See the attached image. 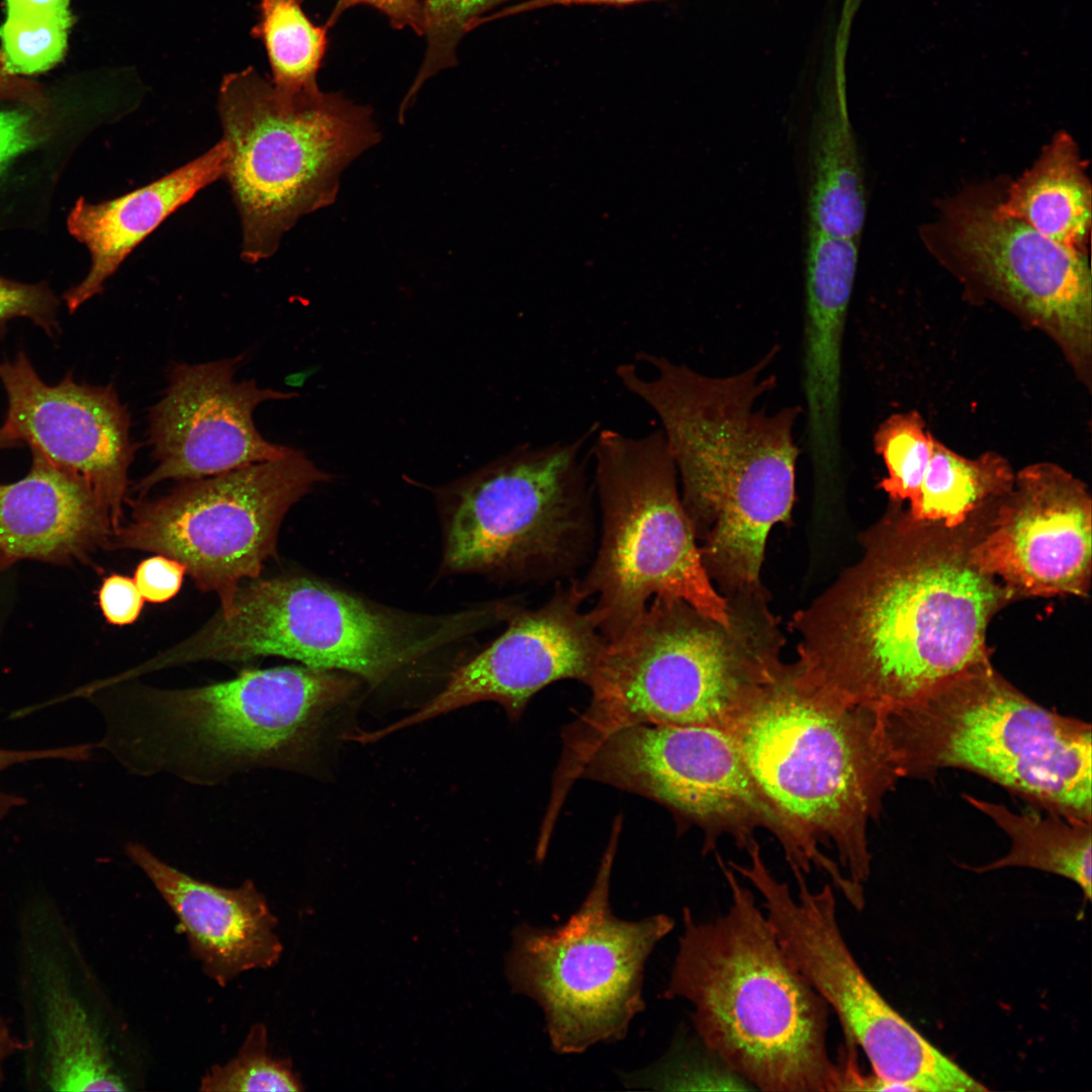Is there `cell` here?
I'll use <instances>...</instances> for the list:
<instances>
[{
	"instance_id": "1",
	"label": "cell",
	"mask_w": 1092,
	"mask_h": 1092,
	"mask_svg": "<svg viewBox=\"0 0 1092 1092\" xmlns=\"http://www.w3.org/2000/svg\"><path fill=\"white\" fill-rule=\"evenodd\" d=\"M991 510L946 528L896 507L862 534V557L791 621L807 676L882 717L990 663L989 623L1016 600L973 558Z\"/></svg>"
},
{
	"instance_id": "2",
	"label": "cell",
	"mask_w": 1092,
	"mask_h": 1092,
	"mask_svg": "<svg viewBox=\"0 0 1092 1092\" xmlns=\"http://www.w3.org/2000/svg\"><path fill=\"white\" fill-rule=\"evenodd\" d=\"M775 346L745 370L709 376L664 356L643 353L616 368L623 386L658 417L681 485L703 565L723 595L761 588L770 529L791 518L800 449L799 405L767 414L757 400L777 378L764 371Z\"/></svg>"
},
{
	"instance_id": "3",
	"label": "cell",
	"mask_w": 1092,
	"mask_h": 1092,
	"mask_svg": "<svg viewBox=\"0 0 1092 1092\" xmlns=\"http://www.w3.org/2000/svg\"><path fill=\"white\" fill-rule=\"evenodd\" d=\"M723 728L834 889L847 895L851 881L867 882L869 827L901 780L879 717L782 660Z\"/></svg>"
},
{
	"instance_id": "4",
	"label": "cell",
	"mask_w": 1092,
	"mask_h": 1092,
	"mask_svg": "<svg viewBox=\"0 0 1092 1092\" xmlns=\"http://www.w3.org/2000/svg\"><path fill=\"white\" fill-rule=\"evenodd\" d=\"M726 911L700 920L686 907L663 998H680L705 1049L757 1089L840 1091L828 1050L830 1008L783 950L753 892L716 853Z\"/></svg>"
},
{
	"instance_id": "5",
	"label": "cell",
	"mask_w": 1092,
	"mask_h": 1092,
	"mask_svg": "<svg viewBox=\"0 0 1092 1092\" xmlns=\"http://www.w3.org/2000/svg\"><path fill=\"white\" fill-rule=\"evenodd\" d=\"M724 625L684 600L653 598L606 640L585 684L590 702L562 735L557 774L580 777L600 745L636 725L724 727L742 699L782 661L784 636L762 589L726 597Z\"/></svg>"
},
{
	"instance_id": "6",
	"label": "cell",
	"mask_w": 1092,
	"mask_h": 1092,
	"mask_svg": "<svg viewBox=\"0 0 1092 1092\" xmlns=\"http://www.w3.org/2000/svg\"><path fill=\"white\" fill-rule=\"evenodd\" d=\"M359 687L344 672L305 665L249 668L188 689L141 687L93 699L108 751L130 774L218 785L260 768H288L311 751L326 715Z\"/></svg>"
},
{
	"instance_id": "7",
	"label": "cell",
	"mask_w": 1092,
	"mask_h": 1092,
	"mask_svg": "<svg viewBox=\"0 0 1092 1092\" xmlns=\"http://www.w3.org/2000/svg\"><path fill=\"white\" fill-rule=\"evenodd\" d=\"M508 599L457 613L415 614L381 606L304 575L242 584L229 614L217 613L165 650L173 667L265 656L339 671L378 686L396 672L484 629L504 623Z\"/></svg>"
},
{
	"instance_id": "8",
	"label": "cell",
	"mask_w": 1092,
	"mask_h": 1092,
	"mask_svg": "<svg viewBox=\"0 0 1092 1092\" xmlns=\"http://www.w3.org/2000/svg\"><path fill=\"white\" fill-rule=\"evenodd\" d=\"M880 720L900 779L966 769L1044 812L1091 822V725L1034 702L991 662Z\"/></svg>"
},
{
	"instance_id": "9",
	"label": "cell",
	"mask_w": 1092,
	"mask_h": 1092,
	"mask_svg": "<svg viewBox=\"0 0 1092 1092\" xmlns=\"http://www.w3.org/2000/svg\"><path fill=\"white\" fill-rule=\"evenodd\" d=\"M223 177L242 226L241 257L276 253L305 214L332 204L343 171L380 140L369 106L339 92H286L256 68L224 75L217 95Z\"/></svg>"
},
{
	"instance_id": "10",
	"label": "cell",
	"mask_w": 1092,
	"mask_h": 1092,
	"mask_svg": "<svg viewBox=\"0 0 1092 1092\" xmlns=\"http://www.w3.org/2000/svg\"><path fill=\"white\" fill-rule=\"evenodd\" d=\"M590 458L601 535L588 569L572 585L583 602L593 599L588 611L604 638L622 633L656 597L684 600L729 624V604L703 565L661 430L631 437L599 429Z\"/></svg>"
},
{
	"instance_id": "11",
	"label": "cell",
	"mask_w": 1092,
	"mask_h": 1092,
	"mask_svg": "<svg viewBox=\"0 0 1092 1092\" xmlns=\"http://www.w3.org/2000/svg\"><path fill=\"white\" fill-rule=\"evenodd\" d=\"M519 444L438 489L445 574L518 581L560 577L578 566L592 539L593 484L586 444Z\"/></svg>"
},
{
	"instance_id": "12",
	"label": "cell",
	"mask_w": 1092,
	"mask_h": 1092,
	"mask_svg": "<svg viewBox=\"0 0 1092 1092\" xmlns=\"http://www.w3.org/2000/svg\"><path fill=\"white\" fill-rule=\"evenodd\" d=\"M622 827L616 818L594 884L580 907L553 928L521 924L506 972L513 990L543 1010L554 1052L574 1055L622 1039L644 1009L643 974L674 927L666 914L630 921L610 905V879Z\"/></svg>"
},
{
	"instance_id": "13",
	"label": "cell",
	"mask_w": 1092,
	"mask_h": 1092,
	"mask_svg": "<svg viewBox=\"0 0 1092 1092\" xmlns=\"http://www.w3.org/2000/svg\"><path fill=\"white\" fill-rule=\"evenodd\" d=\"M331 478L292 448L277 460L185 480L157 498L132 500L130 520L107 547L178 560L199 589L218 597L219 613L226 615L242 582L258 578L275 555L287 512Z\"/></svg>"
},
{
	"instance_id": "14",
	"label": "cell",
	"mask_w": 1092,
	"mask_h": 1092,
	"mask_svg": "<svg viewBox=\"0 0 1092 1092\" xmlns=\"http://www.w3.org/2000/svg\"><path fill=\"white\" fill-rule=\"evenodd\" d=\"M581 778L653 800L678 823L703 833V851L729 836L740 848L768 831L793 871L809 874L812 855L763 795L737 744L711 725H636L607 738Z\"/></svg>"
},
{
	"instance_id": "15",
	"label": "cell",
	"mask_w": 1092,
	"mask_h": 1092,
	"mask_svg": "<svg viewBox=\"0 0 1092 1092\" xmlns=\"http://www.w3.org/2000/svg\"><path fill=\"white\" fill-rule=\"evenodd\" d=\"M572 583L560 586L540 607L517 608L504 632L454 669L443 690L420 710L373 732H359L369 743L426 720L482 701L502 705L518 719L530 699L552 682L586 684L606 645Z\"/></svg>"
},
{
	"instance_id": "16",
	"label": "cell",
	"mask_w": 1092,
	"mask_h": 1092,
	"mask_svg": "<svg viewBox=\"0 0 1092 1092\" xmlns=\"http://www.w3.org/2000/svg\"><path fill=\"white\" fill-rule=\"evenodd\" d=\"M1091 497L1053 463L1015 474L973 547V558L1015 599L1085 598L1091 582Z\"/></svg>"
},
{
	"instance_id": "17",
	"label": "cell",
	"mask_w": 1092,
	"mask_h": 1092,
	"mask_svg": "<svg viewBox=\"0 0 1092 1092\" xmlns=\"http://www.w3.org/2000/svg\"><path fill=\"white\" fill-rule=\"evenodd\" d=\"M242 357L202 364H176L164 396L149 413V443L155 468L135 485L144 496L169 479L193 480L287 456L292 448L265 439L254 424L264 401L294 393L236 381Z\"/></svg>"
},
{
	"instance_id": "18",
	"label": "cell",
	"mask_w": 1092,
	"mask_h": 1092,
	"mask_svg": "<svg viewBox=\"0 0 1092 1092\" xmlns=\"http://www.w3.org/2000/svg\"><path fill=\"white\" fill-rule=\"evenodd\" d=\"M0 380L8 402L3 425L51 464L83 480L116 531L139 446L114 387L78 383L72 372L48 385L22 351L0 361Z\"/></svg>"
},
{
	"instance_id": "19",
	"label": "cell",
	"mask_w": 1092,
	"mask_h": 1092,
	"mask_svg": "<svg viewBox=\"0 0 1092 1092\" xmlns=\"http://www.w3.org/2000/svg\"><path fill=\"white\" fill-rule=\"evenodd\" d=\"M953 243L991 286L1055 340L1087 382L1092 348V281L1086 253L1068 249L1015 218L973 206L956 221Z\"/></svg>"
},
{
	"instance_id": "20",
	"label": "cell",
	"mask_w": 1092,
	"mask_h": 1092,
	"mask_svg": "<svg viewBox=\"0 0 1092 1092\" xmlns=\"http://www.w3.org/2000/svg\"><path fill=\"white\" fill-rule=\"evenodd\" d=\"M124 849L171 908L192 954L215 983L225 986L244 972L279 961L277 920L254 882L217 887L168 864L141 843L128 842Z\"/></svg>"
},
{
	"instance_id": "21",
	"label": "cell",
	"mask_w": 1092,
	"mask_h": 1092,
	"mask_svg": "<svg viewBox=\"0 0 1092 1092\" xmlns=\"http://www.w3.org/2000/svg\"><path fill=\"white\" fill-rule=\"evenodd\" d=\"M857 243L809 228L803 391L808 449L817 470L834 469L840 461L842 345L856 273Z\"/></svg>"
},
{
	"instance_id": "22",
	"label": "cell",
	"mask_w": 1092,
	"mask_h": 1092,
	"mask_svg": "<svg viewBox=\"0 0 1092 1092\" xmlns=\"http://www.w3.org/2000/svg\"><path fill=\"white\" fill-rule=\"evenodd\" d=\"M29 472L0 484V571L32 559L66 563L106 546L113 529L91 488L31 450Z\"/></svg>"
},
{
	"instance_id": "23",
	"label": "cell",
	"mask_w": 1092,
	"mask_h": 1092,
	"mask_svg": "<svg viewBox=\"0 0 1092 1092\" xmlns=\"http://www.w3.org/2000/svg\"><path fill=\"white\" fill-rule=\"evenodd\" d=\"M228 147L220 140L164 177L119 197L91 203L80 197L68 215L70 234L91 257L89 272L63 298L70 313L101 293L125 258L168 216L223 177Z\"/></svg>"
},
{
	"instance_id": "24",
	"label": "cell",
	"mask_w": 1092,
	"mask_h": 1092,
	"mask_svg": "<svg viewBox=\"0 0 1092 1092\" xmlns=\"http://www.w3.org/2000/svg\"><path fill=\"white\" fill-rule=\"evenodd\" d=\"M41 1077L57 1091H125L96 1022L48 956L37 962Z\"/></svg>"
},
{
	"instance_id": "25",
	"label": "cell",
	"mask_w": 1092,
	"mask_h": 1092,
	"mask_svg": "<svg viewBox=\"0 0 1092 1092\" xmlns=\"http://www.w3.org/2000/svg\"><path fill=\"white\" fill-rule=\"evenodd\" d=\"M991 213L1019 219L1054 242L1086 253L1091 186L1072 136L1058 132Z\"/></svg>"
},
{
	"instance_id": "26",
	"label": "cell",
	"mask_w": 1092,
	"mask_h": 1092,
	"mask_svg": "<svg viewBox=\"0 0 1092 1092\" xmlns=\"http://www.w3.org/2000/svg\"><path fill=\"white\" fill-rule=\"evenodd\" d=\"M810 228L857 240L867 212L857 148L841 99L824 102L809 138Z\"/></svg>"
},
{
	"instance_id": "27",
	"label": "cell",
	"mask_w": 1092,
	"mask_h": 1092,
	"mask_svg": "<svg viewBox=\"0 0 1092 1092\" xmlns=\"http://www.w3.org/2000/svg\"><path fill=\"white\" fill-rule=\"evenodd\" d=\"M964 799L988 816L1010 839L1008 852L985 866L984 873L999 869L1030 868L1062 876L1076 883L1091 900V822L1068 819L1037 811L1017 813L1006 806L964 794Z\"/></svg>"
},
{
	"instance_id": "28",
	"label": "cell",
	"mask_w": 1092,
	"mask_h": 1092,
	"mask_svg": "<svg viewBox=\"0 0 1092 1092\" xmlns=\"http://www.w3.org/2000/svg\"><path fill=\"white\" fill-rule=\"evenodd\" d=\"M1015 473L995 452L967 458L934 440L932 457L905 516L914 523L957 528L1013 487Z\"/></svg>"
},
{
	"instance_id": "29",
	"label": "cell",
	"mask_w": 1092,
	"mask_h": 1092,
	"mask_svg": "<svg viewBox=\"0 0 1092 1092\" xmlns=\"http://www.w3.org/2000/svg\"><path fill=\"white\" fill-rule=\"evenodd\" d=\"M304 0H260L253 37L266 50L272 84L286 92L318 89L316 76L327 49L329 28L304 13Z\"/></svg>"
},
{
	"instance_id": "30",
	"label": "cell",
	"mask_w": 1092,
	"mask_h": 1092,
	"mask_svg": "<svg viewBox=\"0 0 1092 1092\" xmlns=\"http://www.w3.org/2000/svg\"><path fill=\"white\" fill-rule=\"evenodd\" d=\"M935 438L917 412L894 414L880 424L874 448L886 465L879 486L895 504L917 494L932 457Z\"/></svg>"
},
{
	"instance_id": "31",
	"label": "cell",
	"mask_w": 1092,
	"mask_h": 1092,
	"mask_svg": "<svg viewBox=\"0 0 1092 1092\" xmlns=\"http://www.w3.org/2000/svg\"><path fill=\"white\" fill-rule=\"evenodd\" d=\"M73 24L70 9H27L7 13L0 27V52L15 75L43 73L65 56Z\"/></svg>"
},
{
	"instance_id": "32",
	"label": "cell",
	"mask_w": 1092,
	"mask_h": 1092,
	"mask_svg": "<svg viewBox=\"0 0 1092 1092\" xmlns=\"http://www.w3.org/2000/svg\"><path fill=\"white\" fill-rule=\"evenodd\" d=\"M511 0H422L426 52L420 69L404 95L399 120L414 103L423 85L439 72L457 65L456 51L465 33L482 15Z\"/></svg>"
},
{
	"instance_id": "33",
	"label": "cell",
	"mask_w": 1092,
	"mask_h": 1092,
	"mask_svg": "<svg viewBox=\"0 0 1092 1092\" xmlns=\"http://www.w3.org/2000/svg\"><path fill=\"white\" fill-rule=\"evenodd\" d=\"M199 1090L210 1092L299 1091L301 1082L288 1060L272 1057L267 1027L254 1024L236 1057L202 1077Z\"/></svg>"
},
{
	"instance_id": "34",
	"label": "cell",
	"mask_w": 1092,
	"mask_h": 1092,
	"mask_svg": "<svg viewBox=\"0 0 1092 1092\" xmlns=\"http://www.w3.org/2000/svg\"><path fill=\"white\" fill-rule=\"evenodd\" d=\"M59 305L47 283L26 284L0 276V325L27 317L52 337L59 326Z\"/></svg>"
},
{
	"instance_id": "35",
	"label": "cell",
	"mask_w": 1092,
	"mask_h": 1092,
	"mask_svg": "<svg viewBox=\"0 0 1092 1092\" xmlns=\"http://www.w3.org/2000/svg\"><path fill=\"white\" fill-rule=\"evenodd\" d=\"M44 115L26 105L0 109V177L17 156L50 135Z\"/></svg>"
},
{
	"instance_id": "36",
	"label": "cell",
	"mask_w": 1092,
	"mask_h": 1092,
	"mask_svg": "<svg viewBox=\"0 0 1092 1092\" xmlns=\"http://www.w3.org/2000/svg\"><path fill=\"white\" fill-rule=\"evenodd\" d=\"M185 573L186 568L181 562L158 554L139 563L133 580L145 601L161 604L179 593Z\"/></svg>"
},
{
	"instance_id": "37",
	"label": "cell",
	"mask_w": 1092,
	"mask_h": 1092,
	"mask_svg": "<svg viewBox=\"0 0 1092 1092\" xmlns=\"http://www.w3.org/2000/svg\"><path fill=\"white\" fill-rule=\"evenodd\" d=\"M144 601L133 578L118 573L104 577L98 589V605L102 615L107 623L115 626L135 622Z\"/></svg>"
},
{
	"instance_id": "38",
	"label": "cell",
	"mask_w": 1092,
	"mask_h": 1092,
	"mask_svg": "<svg viewBox=\"0 0 1092 1092\" xmlns=\"http://www.w3.org/2000/svg\"><path fill=\"white\" fill-rule=\"evenodd\" d=\"M366 5L383 14L394 29L408 28L424 35V12L421 0H337L325 25L331 29L349 9Z\"/></svg>"
},
{
	"instance_id": "39",
	"label": "cell",
	"mask_w": 1092,
	"mask_h": 1092,
	"mask_svg": "<svg viewBox=\"0 0 1092 1092\" xmlns=\"http://www.w3.org/2000/svg\"><path fill=\"white\" fill-rule=\"evenodd\" d=\"M92 751V744H77L54 748L26 750L0 748V772L13 764L38 759L52 758L83 761L91 756ZM24 803L25 800L23 798L0 791V821L10 812L12 808L21 806Z\"/></svg>"
},
{
	"instance_id": "40",
	"label": "cell",
	"mask_w": 1092,
	"mask_h": 1092,
	"mask_svg": "<svg viewBox=\"0 0 1092 1092\" xmlns=\"http://www.w3.org/2000/svg\"><path fill=\"white\" fill-rule=\"evenodd\" d=\"M0 101H12L29 106L36 111L48 114L50 101L41 87L13 74L6 66L0 52Z\"/></svg>"
},
{
	"instance_id": "41",
	"label": "cell",
	"mask_w": 1092,
	"mask_h": 1092,
	"mask_svg": "<svg viewBox=\"0 0 1092 1092\" xmlns=\"http://www.w3.org/2000/svg\"><path fill=\"white\" fill-rule=\"evenodd\" d=\"M649 1H660V0H526V1L520 2L518 4L512 5V6L508 7V8H505V9L494 13L493 15L480 18L479 20L476 21L475 27H476V25L483 24L485 22H488L490 20H494L496 18L510 16V15L521 13V12H525V11H529V10H533V9H537V8H543V7H547V6H553V5H564V6H570V5H614V6H625V5H631V4H637V3L649 2Z\"/></svg>"
},
{
	"instance_id": "42",
	"label": "cell",
	"mask_w": 1092,
	"mask_h": 1092,
	"mask_svg": "<svg viewBox=\"0 0 1092 1092\" xmlns=\"http://www.w3.org/2000/svg\"><path fill=\"white\" fill-rule=\"evenodd\" d=\"M7 13L26 9H70V0H5Z\"/></svg>"
},
{
	"instance_id": "43",
	"label": "cell",
	"mask_w": 1092,
	"mask_h": 1092,
	"mask_svg": "<svg viewBox=\"0 0 1092 1092\" xmlns=\"http://www.w3.org/2000/svg\"><path fill=\"white\" fill-rule=\"evenodd\" d=\"M20 1046L11 1034L9 1027L0 1017V1084L3 1080V1068L5 1061Z\"/></svg>"
},
{
	"instance_id": "44",
	"label": "cell",
	"mask_w": 1092,
	"mask_h": 1092,
	"mask_svg": "<svg viewBox=\"0 0 1092 1092\" xmlns=\"http://www.w3.org/2000/svg\"><path fill=\"white\" fill-rule=\"evenodd\" d=\"M22 442L18 440L14 434L8 430L4 425L0 428V450L5 448H11L21 445Z\"/></svg>"
},
{
	"instance_id": "45",
	"label": "cell",
	"mask_w": 1092,
	"mask_h": 1092,
	"mask_svg": "<svg viewBox=\"0 0 1092 1092\" xmlns=\"http://www.w3.org/2000/svg\"><path fill=\"white\" fill-rule=\"evenodd\" d=\"M116 687H117V686H109V687H105V688H116ZM100 689H102V688H100ZM95 690H97V689H95ZM89 691H90V690H89ZM91 691H92V690H91ZM80 692H85V691H82V690H81Z\"/></svg>"
},
{
	"instance_id": "46",
	"label": "cell",
	"mask_w": 1092,
	"mask_h": 1092,
	"mask_svg": "<svg viewBox=\"0 0 1092 1092\" xmlns=\"http://www.w3.org/2000/svg\"><path fill=\"white\" fill-rule=\"evenodd\" d=\"M103 689H112V688H103ZM97 690H99V689H97ZM87 692H89V691H87ZM80 693H84V692H79L78 694H80Z\"/></svg>"
}]
</instances>
